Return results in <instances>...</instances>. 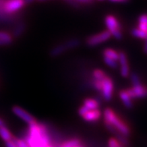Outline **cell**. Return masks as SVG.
<instances>
[{
	"label": "cell",
	"instance_id": "cell-1",
	"mask_svg": "<svg viewBox=\"0 0 147 147\" xmlns=\"http://www.w3.org/2000/svg\"><path fill=\"white\" fill-rule=\"evenodd\" d=\"M105 121L112 125L119 133L128 137L131 134V128L128 125L119 118L116 113L110 108H106L104 111Z\"/></svg>",
	"mask_w": 147,
	"mask_h": 147
},
{
	"label": "cell",
	"instance_id": "cell-2",
	"mask_svg": "<svg viewBox=\"0 0 147 147\" xmlns=\"http://www.w3.org/2000/svg\"><path fill=\"white\" fill-rule=\"evenodd\" d=\"M105 25L107 28V31L110 32L113 37L117 40H122L123 38L122 32V26L119 20L113 15L109 14L105 18Z\"/></svg>",
	"mask_w": 147,
	"mask_h": 147
},
{
	"label": "cell",
	"instance_id": "cell-3",
	"mask_svg": "<svg viewBox=\"0 0 147 147\" xmlns=\"http://www.w3.org/2000/svg\"><path fill=\"white\" fill-rule=\"evenodd\" d=\"M80 41L79 39L72 38L69 41L59 44L55 46L54 47H53L50 51V56L51 57H57L60 55L63 54L66 51L78 47L80 46Z\"/></svg>",
	"mask_w": 147,
	"mask_h": 147
},
{
	"label": "cell",
	"instance_id": "cell-4",
	"mask_svg": "<svg viewBox=\"0 0 147 147\" xmlns=\"http://www.w3.org/2000/svg\"><path fill=\"white\" fill-rule=\"evenodd\" d=\"M101 96L106 101H110L113 94V80L107 75L105 79L101 80Z\"/></svg>",
	"mask_w": 147,
	"mask_h": 147
},
{
	"label": "cell",
	"instance_id": "cell-5",
	"mask_svg": "<svg viewBox=\"0 0 147 147\" xmlns=\"http://www.w3.org/2000/svg\"><path fill=\"white\" fill-rule=\"evenodd\" d=\"M24 0H6L3 5V10L5 14L12 15L25 7Z\"/></svg>",
	"mask_w": 147,
	"mask_h": 147
},
{
	"label": "cell",
	"instance_id": "cell-6",
	"mask_svg": "<svg viewBox=\"0 0 147 147\" xmlns=\"http://www.w3.org/2000/svg\"><path fill=\"white\" fill-rule=\"evenodd\" d=\"M111 36L112 35L110 33V32L106 30V31L101 32L98 33L96 35L89 37L86 41V44L89 47L97 46V45L102 44V43L109 40L111 38Z\"/></svg>",
	"mask_w": 147,
	"mask_h": 147
},
{
	"label": "cell",
	"instance_id": "cell-7",
	"mask_svg": "<svg viewBox=\"0 0 147 147\" xmlns=\"http://www.w3.org/2000/svg\"><path fill=\"white\" fill-rule=\"evenodd\" d=\"M126 91L131 98L132 100L147 98V86L143 84L128 88L126 89Z\"/></svg>",
	"mask_w": 147,
	"mask_h": 147
},
{
	"label": "cell",
	"instance_id": "cell-8",
	"mask_svg": "<svg viewBox=\"0 0 147 147\" xmlns=\"http://www.w3.org/2000/svg\"><path fill=\"white\" fill-rule=\"evenodd\" d=\"M119 65H120V74L122 78H128L130 75V68L128 65V57L123 51L119 52Z\"/></svg>",
	"mask_w": 147,
	"mask_h": 147
},
{
	"label": "cell",
	"instance_id": "cell-9",
	"mask_svg": "<svg viewBox=\"0 0 147 147\" xmlns=\"http://www.w3.org/2000/svg\"><path fill=\"white\" fill-rule=\"evenodd\" d=\"M12 112L14 113L16 116H18L19 118L21 119L22 120H23L24 122H26L29 125L32 124V123L36 121V119L34 118V116H32L29 113L26 111L24 109H23L19 106L13 107H12Z\"/></svg>",
	"mask_w": 147,
	"mask_h": 147
},
{
	"label": "cell",
	"instance_id": "cell-10",
	"mask_svg": "<svg viewBox=\"0 0 147 147\" xmlns=\"http://www.w3.org/2000/svg\"><path fill=\"white\" fill-rule=\"evenodd\" d=\"M101 111L98 110H89L85 115H83L82 117L85 121L89 122H97L99 119L101 118Z\"/></svg>",
	"mask_w": 147,
	"mask_h": 147
},
{
	"label": "cell",
	"instance_id": "cell-11",
	"mask_svg": "<svg viewBox=\"0 0 147 147\" xmlns=\"http://www.w3.org/2000/svg\"><path fill=\"white\" fill-rule=\"evenodd\" d=\"M119 95L120 99L122 100L123 105H125L126 108L131 109L133 107L134 104H133V100L131 99V98L130 97V95H128V93L127 92L126 89H123V90H121L119 92Z\"/></svg>",
	"mask_w": 147,
	"mask_h": 147
},
{
	"label": "cell",
	"instance_id": "cell-12",
	"mask_svg": "<svg viewBox=\"0 0 147 147\" xmlns=\"http://www.w3.org/2000/svg\"><path fill=\"white\" fill-rule=\"evenodd\" d=\"M89 110H98L100 106V102L95 98H86L83 101V105Z\"/></svg>",
	"mask_w": 147,
	"mask_h": 147
},
{
	"label": "cell",
	"instance_id": "cell-13",
	"mask_svg": "<svg viewBox=\"0 0 147 147\" xmlns=\"http://www.w3.org/2000/svg\"><path fill=\"white\" fill-rule=\"evenodd\" d=\"M138 29L147 34V14H141L138 18Z\"/></svg>",
	"mask_w": 147,
	"mask_h": 147
},
{
	"label": "cell",
	"instance_id": "cell-14",
	"mask_svg": "<svg viewBox=\"0 0 147 147\" xmlns=\"http://www.w3.org/2000/svg\"><path fill=\"white\" fill-rule=\"evenodd\" d=\"M0 138H2L5 142L11 141L13 138L11 133L10 132L7 126L5 127H0Z\"/></svg>",
	"mask_w": 147,
	"mask_h": 147
},
{
	"label": "cell",
	"instance_id": "cell-15",
	"mask_svg": "<svg viewBox=\"0 0 147 147\" xmlns=\"http://www.w3.org/2000/svg\"><path fill=\"white\" fill-rule=\"evenodd\" d=\"M26 28V26L25 23H20L19 24L16 26L15 29H14L13 33H12V37L15 38L20 37L25 32Z\"/></svg>",
	"mask_w": 147,
	"mask_h": 147
},
{
	"label": "cell",
	"instance_id": "cell-16",
	"mask_svg": "<svg viewBox=\"0 0 147 147\" xmlns=\"http://www.w3.org/2000/svg\"><path fill=\"white\" fill-rule=\"evenodd\" d=\"M103 56L107 58L112 59L113 60L118 61L119 60V52L116 51L113 49L106 48L103 51Z\"/></svg>",
	"mask_w": 147,
	"mask_h": 147
},
{
	"label": "cell",
	"instance_id": "cell-17",
	"mask_svg": "<svg viewBox=\"0 0 147 147\" xmlns=\"http://www.w3.org/2000/svg\"><path fill=\"white\" fill-rule=\"evenodd\" d=\"M80 144V140L78 138H73V139L68 140L59 146V147H77L79 146Z\"/></svg>",
	"mask_w": 147,
	"mask_h": 147
},
{
	"label": "cell",
	"instance_id": "cell-18",
	"mask_svg": "<svg viewBox=\"0 0 147 147\" xmlns=\"http://www.w3.org/2000/svg\"><path fill=\"white\" fill-rule=\"evenodd\" d=\"M131 34L132 36H134V38H137L143 39V40H146L147 38L146 33L140 30L138 28H133L131 29Z\"/></svg>",
	"mask_w": 147,
	"mask_h": 147
},
{
	"label": "cell",
	"instance_id": "cell-19",
	"mask_svg": "<svg viewBox=\"0 0 147 147\" xmlns=\"http://www.w3.org/2000/svg\"><path fill=\"white\" fill-rule=\"evenodd\" d=\"M92 76L94 78V80H102L103 79L106 78L107 74L103 70L97 68V69H95L93 71Z\"/></svg>",
	"mask_w": 147,
	"mask_h": 147
},
{
	"label": "cell",
	"instance_id": "cell-20",
	"mask_svg": "<svg viewBox=\"0 0 147 147\" xmlns=\"http://www.w3.org/2000/svg\"><path fill=\"white\" fill-rule=\"evenodd\" d=\"M130 80H131V82L132 83V86H136L140 85L142 84L140 76L138 75V74L135 73V72H132V73H130Z\"/></svg>",
	"mask_w": 147,
	"mask_h": 147
},
{
	"label": "cell",
	"instance_id": "cell-21",
	"mask_svg": "<svg viewBox=\"0 0 147 147\" xmlns=\"http://www.w3.org/2000/svg\"><path fill=\"white\" fill-rule=\"evenodd\" d=\"M13 37H12L11 34H10L9 32L4 31H0V40L5 41L6 42H9L12 44L13 42Z\"/></svg>",
	"mask_w": 147,
	"mask_h": 147
},
{
	"label": "cell",
	"instance_id": "cell-22",
	"mask_svg": "<svg viewBox=\"0 0 147 147\" xmlns=\"http://www.w3.org/2000/svg\"><path fill=\"white\" fill-rule=\"evenodd\" d=\"M104 62H105V64L107 65L110 68H113V69L118 68V66H119L118 61H116V60H113L112 59L107 58V57L104 56Z\"/></svg>",
	"mask_w": 147,
	"mask_h": 147
},
{
	"label": "cell",
	"instance_id": "cell-23",
	"mask_svg": "<svg viewBox=\"0 0 147 147\" xmlns=\"http://www.w3.org/2000/svg\"><path fill=\"white\" fill-rule=\"evenodd\" d=\"M11 141L14 143L17 147H29V144L26 143V140L22 139H19V138H12Z\"/></svg>",
	"mask_w": 147,
	"mask_h": 147
},
{
	"label": "cell",
	"instance_id": "cell-24",
	"mask_svg": "<svg viewBox=\"0 0 147 147\" xmlns=\"http://www.w3.org/2000/svg\"><path fill=\"white\" fill-rule=\"evenodd\" d=\"M108 146L109 147H125L124 146L119 143L118 140L116 138H112L109 140L108 141Z\"/></svg>",
	"mask_w": 147,
	"mask_h": 147
},
{
	"label": "cell",
	"instance_id": "cell-25",
	"mask_svg": "<svg viewBox=\"0 0 147 147\" xmlns=\"http://www.w3.org/2000/svg\"><path fill=\"white\" fill-rule=\"evenodd\" d=\"M89 110H90L88 109L86 107H85L84 105H82V106L79 108V110H78V113H79V115L80 116H83V115H85Z\"/></svg>",
	"mask_w": 147,
	"mask_h": 147
},
{
	"label": "cell",
	"instance_id": "cell-26",
	"mask_svg": "<svg viewBox=\"0 0 147 147\" xmlns=\"http://www.w3.org/2000/svg\"><path fill=\"white\" fill-rule=\"evenodd\" d=\"M143 51L145 54L147 55V38L146 39L143 44Z\"/></svg>",
	"mask_w": 147,
	"mask_h": 147
},
{
	"label": "cell",
	"instance_id": "cell-27",
	"mask_svg": "<svg viewBox=\"0 0 147 147\" xmlns=\"http://www.w3.org/2000/svg\"><path fill=\"white\" fill-rule=\"evenodd\" d=\"M109 1L113 2H119V3H126L129 2L130 0H109Z\"/></svg>",
	"mask_w": 147,
	"mask_h": 147
},
{
	"label": "cell",
	"instance_id": "cell-28",
	"mask_svg": "<svg viewBox=\"0 0 147 147\" xmlns=\"http://www.w3.org/2000/svg\"><path fill=\"white\" fill-rule=\"evenodd\" d=\"M11 45V43L6 42L5 41H2V40H0V46H7V45Z\"/></svg>",
	"mask_w": 147,
	"mask_h": 147
},
{
	"label": "cell",
	"instance_id": "cell-29",
	"mask_svg": "<svg viewBox=\"0 0 147 147\" xmlns=\"http://www.w3.org/2000/svg\"><path fill=\"white\" fill-rule=\"evenodd\" d=\"M5 126L6 124L5 122V121L0 117V127H5Z\"/></svg>",
	"mask_w": 147,
	"mask_h": 147
},
{
	"label": "cell",
	"instance_id": "cell-30",
	"mask_svg": "<svg viewBox=\"0 0 147 147\" xmlns=\"http://www.w3.org/2000/svg\"><path fill=\"white\" fill-rule=\"evenodd\" d=\"M25 1L26 5H29V4H32L33 2H35V0H24Z\"/></svg>",
	"mask_w": 147,
	"mask_h": 147
},
{
	"label": "cell",
	"instance_id": "cell-31",
	"mask_svg": "<svg viewBox=\"0 0 147 147\" xmlns=\"http://www.w3.org/2000/svg\"><path fill=\"white\" fill-rule=\"evenodd\" d=\"M37 2H46V1H48V0H35Z\"/></svg>",
	"mask_w": 147,
	"mask_h": 147
},
{
	"label": "cell",
	"instance_id": "cell-32",
	"mask_svg": "<svg viewBox=\"0 0 147 147\" xmlns=\"http://www.w3.org/2000/svg\"><path fill=\"white\" fill-rule=\"evenodd\" d=\"M45 147H53V146L51 145V144H50V145H47V146H45Z\"/></svg>",
	"mask_w": 147,
	"mask_h": 147
},
{
	"label": "cell",
	"instance_id": "cell-33",
	"mask_svg": "<svg viewBox=\"0 0 147 147\" xmlns=\"http://www.w3.org/2000/svg\"><path fill=\"white\" fill-rule=\"evenodd\" d=\"M98 1H104V0H98Z\"/></svg>",
	"mask_w": 147,
	"mask_h": 147
},
{
	"label": "cell",
	"instance_id": "cell-34",
	"mask_svg": "<svg viewBox=\"0 0 147 147\" xmlns=\"http://www.w3.org/2000/svg\"><path fill=\"white\" fill-rule=\"evenodd\" d=\"M77 147H80V146H77Z\"/></svg>",
	"mask_w": 147,
	"mask_h": 147
}]
</instances>
